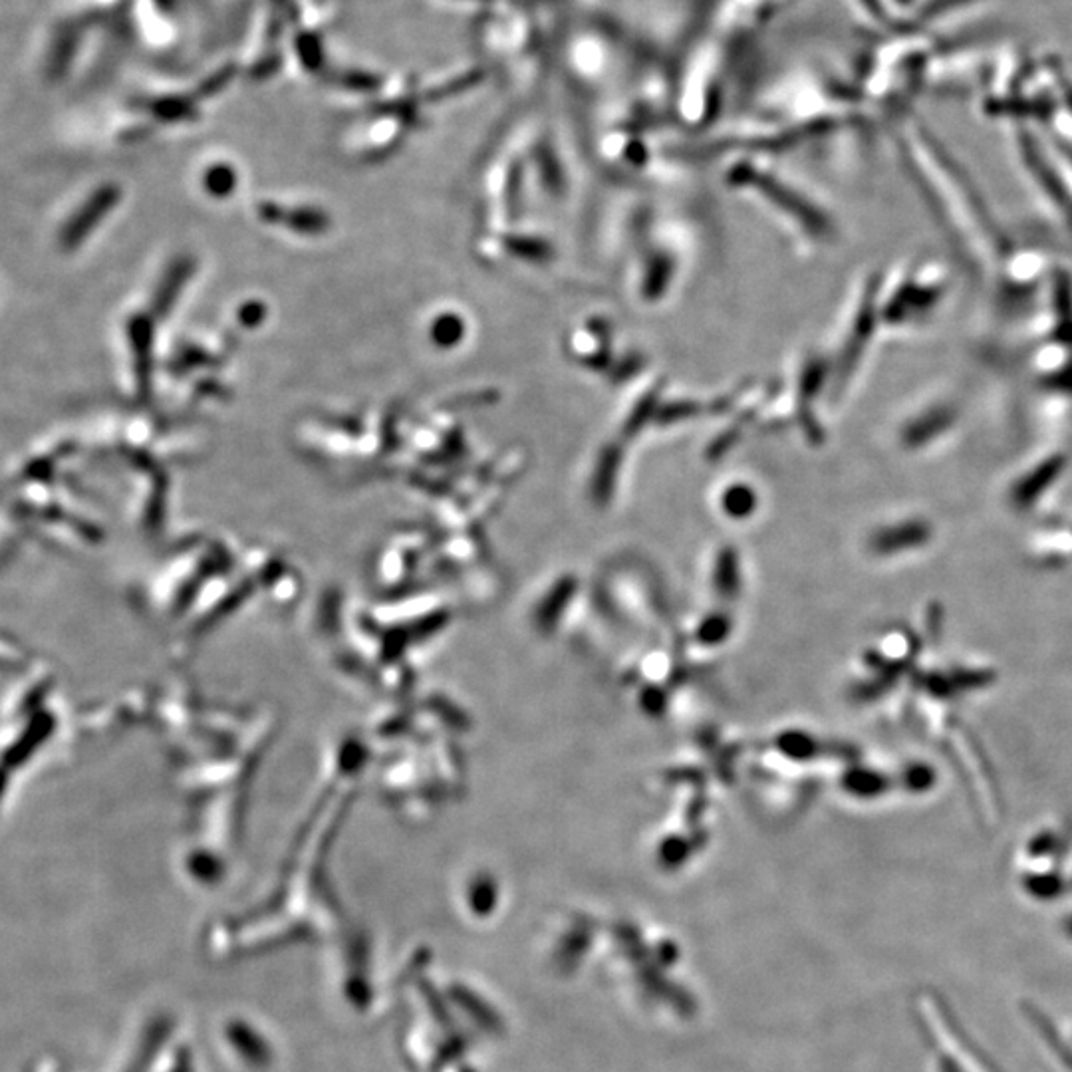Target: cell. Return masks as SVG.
<instances>
[{
    "mask_svg": "<svg viewBox=\"0 0 1072 1072\" xmlns=\"http://www.w3.org/2000/svg\"><path fill=\"white\" fill-rule=\"evenodd\" d=\"M846 789L854 792V794H862V797H870V794H876V792L882 791L884 789V779H880L874 772H848L846 777Z\"/></svg>",
    "mask_w": 1072,
    "mask_h": 1072,
    "instance_id": "obj_1",
    "label": "cell"
},
{
    "mask_svg": "<svg viewBox=\"0 0 1072 1072\" xmlns=\"http://www.w3.org/2000/svg\"><path fill=\"white\" fill-rule=\"evenodd\" d=\"M779 747L785 755L794 757V759H809L816 749L814 741L804 733H785L779 740Z\"/></svg>",
    "mask_w": 1072,
    "mask_h": 1072,
    "instance_id": "obj_2",
    "label": "cell"
},
{
    "mask_svg": "<svg viewBox=\"0 0 1072 1072\" xmlns=\"http://www.w3.org/2000/svg\"><path fill=\"white\" fill-rule=\"evenodd\" d=\"M715 586L721 594H733L737 590L740 586V576H737V564L733 558L729 556H721V561L718 564V573H715Z\"/></svg>",
    "mask_w": 1072,
    "mask_h": 1072,
    "instance_id": "obj_3",
    "label": "cell"
},
{
    "mask_svg": "<svg viewBox=\"0 0 1072 1072\" xmlns=\"http://www.w3.org/2000/svg\"><path fill=\"white\" fill-rule=\"evenodd\" d=\"M729 630H731V624H729L725 616H709L708 620L699 628V637L709 646H713V644H718L727 637Z\"/></svg>",
    "mask_w": 1072,
    "mask_h": 1072,
    "instance_id": "obj_4",
    "label": "cell"
}]
</instances>
